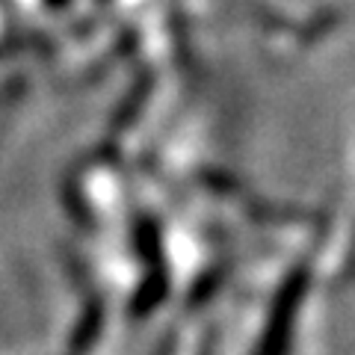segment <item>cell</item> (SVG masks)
I'll return each instance as SVG.
<instances>
[{
  "label": "cell",
  "mask_w": 355,
  "mask_h": 355,
  "mask_svg": "<svg viewBox=\"0 0 355 355\" xmlns=\"http://www.w3.org/2000/svg\"><path fill=\"white\" fill-rule=\"evenodd\" d=\"M305 291H308V270L305 266H296L282 282L279 293L272 299V308H270V314H266V323H263L258 347H254V355H287L291 352L296 314L305 299Z\"/></svg>",
  "instance_id": "obj_1"
},
{
  "label": "cell",
  "mask_w": 355,
  "mask_h": 355,
  "mask_svg": "<svg viewBox=\"0 0 355 355\" xmlns=\"http://www.w3.org/2000/svg\"><path fill=\"white\" fill-rule=\"evenodd\" d=\"M166 296H169V272L163 266H154L133 296V314H151Z\"/></svg>",
  "instance_id": "obj_2"
},
{
  "label": "cell",
  "mask_w": 355,
  "mask_h": 355,
  "mask_svg": "<svg viewBox=\"0 0 355 355\" xmlns=\"http://www.w3.org/2000/svg\"><path fill=\"white\" fill-rule=\"evenodd\" d=\"M44 3H51V6H65L69 0H44Z\"/></svg>",
  "instance_id": "obj_3"
}]
</instances>
